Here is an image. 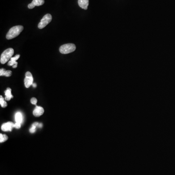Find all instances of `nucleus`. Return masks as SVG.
<instances>
[{"label": "nucleus", "mask_w": 175, "mask_h": 175, "mask_svg": "<svg viewBox=\"0 0 175 175\" xmlns=\"http://www.w3.org/2000/svg\"><path fill=\"white\" fill-rule=\"evenodd\" d=\"M11 75H12V72L10 71V70H7V71H6V72H5L4 76H6V77H9V76H11Z\"/></svg>", "instance_id": "nucleus-15"}, {"label": "nucleus", "mask_w": 175, "mask_h": 175, "mask_svg": "<svg viewBox=\"0 0 175 175\" xmlns=\"http://www.w3.org/2000/svg\"><path fill=\"white\" fill-rule=\"evenodd\" d=\"M78 4L81 8L87 10L89 5V0H79Z\"/></svg>", "instance_id": "nucleus-8"}, {"label": "nucleus", "mask_w": 175, "mask_h": 175, "mask_svg": "<svg viewBox=\"0 0 175 175\" xmlns=\"http://www.w3.org/2000/svg\"><path fill=\"white\" fill-rule=\"evenodd\" d=\"M24 29V27L21 25H17L12 27L8 33H7V39H11L14 38H16L20 35V33Z\"/></svg>", "instance_id": "nucleus-1"}, {"label": "nucleus", "mask_w": 175, "mask_h": 175, "mask_svg": "<svg viewBox=\"0 0 175 175\" xmlns=\"http://www.w3.org/2000/svg\"><path fill=\"white\" fill-rule=\"evenodd\" d=\"M21 127V124H20V123H16L14 125V128H17V129L20 128Z\"/></svg>", "instance_id": "nucleus-18"}, {"label": "nucleus", "mask_w": 175, "mask_h": 175, "mask_svg": "<svg viewBox=\"0 0 175 175\" xmlns=\"http://www.w3.org/2000/svg\"><path fill=\"white\" fill-rule=\"evenodd\" d=\"M36 128V127H35V126H33V125H32V127L31 128H30V132H31V133H34V132H35Z\"/></svg>", "instance_id": "nucleus-19"}, {"label": "nucleus", "mask_w": 175, "mask_h": 175, "mask_svg": "<svg viewBox=\"0 0 175 175\" xmlns=\"http://www.w3.org/2000/svg\"><path fill=\"white\" fill-rule=\"evenodd\" d=\"M8 138V136H7V135L0 134V142H4L7 140Z\"/></svg>", "instance_id": "nucleus-14"}, {"label": "nucleus", "mask_w": 175, "mask_h": 175, "mask_svg": "<svg viewBox=\"0 0 175 175\" xmlns=\"http://www.w3.org/2000/svg\"><path fill=\"white\" fill-rule=\"evenodd\" d=\"M4 93L5 95V100L9 101L11 98H13V96L11 94V89L10 88H8Z\"/></svg>", "instance_id": "nucleus-9"}, {"label": "nucleus", "mask_w": 175, "mask_h": 175, "mask_svg": "<svg viewBox=\"0 0 175 175\" xmlns=\"http://www.w3.org/2000/svg\"><path fill=\"white\" fill-rule=\"evenodd\" d=\"M0 104L1 105V107H7V104L5 101H4V98H3L2 96H0Z\"/></svg>", "instance_id": "nucleus-12"}, {"label": "nucleus", "mask_w": 175, "mask_h": 175, "mask_svg": "<svg viewBox=\"0 0 175 175\" xmlns=\"http://www.w3.org/2000/svg\"><path fill=\"white\" fill-rule=\"evenodd\" d=\"M6 71H7L4 69H3V68L1 69L0 70V76H4Z\"/></svg>", "instance_id": "nucleus-17"}, {"label": "nucleus", "mask_w": 175, "mask_h": 175, "mask_svg": "<svg viewBox=\"0 0 175 175\" xmlns=\"http://www.w3.org/2000/svg\"><path fill=\"white\" fill-rule=\"evenodd\" d=\"M14 51L13 49L11 48L4 50L1 54L0 59V62L1 64H5L6 62L10 60V59L12 58V56L14 55Z\"/></svg>", "instance_id": "nucleus-2"}, {"label": "nucleus", "mask_w": 175, "mask_h": 175, "mask_svg": "<svg viewBox=\"0 0 175 175\" xmlns=\"http://www.w3.org/2000/svg\"><path fill=\"white\" fill-rule=\"evenodd\" d=\"M76 46L73 43H67L63 45L59 48V51L62 54H67L73 52L76 50Z\"/></svg>", "instance_id": "nucleus-3"}, {"label": "nucleus", "mask_w": 175, "mask_h": 175, "mask_svg": "<svg viewBox=\"0 0 175 175\" xmlns=\"http://www.w3.org/2000/svg\"><path fill=\"white\" fill-rule=\"evenodd\" d=\"M37 99L35 97H33L31 99V103L33 105H36L37 103Z\"/></svg>", "instance_id": "nucleus-16"}, {"label": "nucleus", "mask_w": 175, "mask_h": 175, "mask_svg": "<svg viewBox=\"0 0 175 175\" xmlns=\"http://www.w3.org/2000/svg\"><path fill=\"white\" fill-rule=\"evenodd\" d=\"M32 4L36 7V6H41L43 5L44 3V0H33Z\"/></svg>", "instance_id": "nucleus-11"}, {"label": "nucleus", "mask_w": 175, "mask_h": 175, "mask_svg": "<svg viewBox=\"0 0 175 175\" xmlns=\"http://www.w3.org/2000/svg\"><path fill=\"white\" fill-rule=\"evenodd\" d=\"M42 124H39V125H38V127H39V128H42Z\"/></svg>", "instance_id": "nucleus-22"}, {"label": "nucleus", "mask_w": 175, "mask_h": 175, "mask_svg": "<svg viewBox=\"0 0 175 175\" xmlns=\"http://www.w3.org/2000/svg\"><path fill=\"white\" fill-rule=\"evenodd\" d=\"M52 19V17L50 14H47L44 16L41 20V22L38 24V27L39 29H42L44 28L47 24H48Z\"/></svg>", "instance_id": "nucleus-4"}, {"label": "nucleus", "mask_w": 175, "mask_h": 175, "mask_svg": "<svg viewBox=\"0 0 175 175\" xmlns=\"http://www.w3.org/2000/svg\"><path fill=\"white\" fill-rule=\"evenodd\" d=\"M44 109L43 108L39 106H37L33 111V115L35 117H39L44 113Z\"/></svg>", "instance_id": "nucleus-7"}, {"label": "nucleus", "mask_w": 175, "mask_h": 175, "mask_svg": "<svg viewBox=\"0 0 175 175\" xmlns=\"http://www.w3.org/2000/svg\"><path fill=\"white\" fill-rule=\"evenodd\" d=\"M39 125V124L38 122H35V123H33L32 125H33V126H35V127H37V126Z\"/></svg>", "instance_id": "nucleus-20"}, {"label": "nucleus", "mask_w": 175, "mask_h": 175, "mask_svg": "<svg viewBox=\"0 0 175 175\" xmlns=\"http://www.w3.org/2000/svg\"><path fill=\"white\" fill-rule=\"evenodd\" d=\"M15 121H16V123H20V124L22 123V114L20 112H18V113H17L16 114V115H15Z\"/></svg>", "instance_id": "nucleus-10"}, {"label": "nucleus", "mask_w": 175, "mask_h": 175, "mask_svg": "<svg viewBox=\"0 0 175 175\" xmlns=\"http://www.w3.org/2000/svg\"><path fill=\"white\" fill-rule=\"evenodd\" d=\"M24 85L27 88L30 87L33 84V77L31 73L29 72H27L25 73V78L24 79Z\"/></svg>", "instance_id": "nucleus-5"}, {"label": "nucleus", "mask_w": 175, "mask_h": 175, "mask_svg": "<svg viewBox=\"0 0 175 175\" xmlns=\"http://www.w3.org/2000/svg\"><path fill=\"white\" fill-rule=\"evenodd\" d=\"M32 86H33V87L34 88H36V87H37V85H36V84L34 83H33V84H32Z\"/></svg>", "instance_id": "nucleus-21"}, {"label": "nucleus", "mask_w": 175, "mask_h": 175, "mask_svg": "<svg viewBox=\"0 0 175 175\" xmlns=\"http://www.w3.org/2000/svg\"><path fill=\"white\" fill-rule=\"evenodd\" d=\"M14 124L11 122L4 123L1 126V130L4 131H11L12 128H14Z\"/></svg>", "instance_id": "nucleus-6"}, {"label": "nucleus", "mask_w": 175, "mask_h": 175, "mask_svg": "<svg viewBox=\"0 0 175 175\" xmlns=\"http://www.w3.org/2000/svg\"><path fill=\"white\" fill-rule=\"evenodd\" d=\"M7 65L8 66H12L13 68H16L18 66V62L16 61H13V60H9L8 62Z\"/></svg>", "instance_id": "nucleus-13"}]
</instances>
